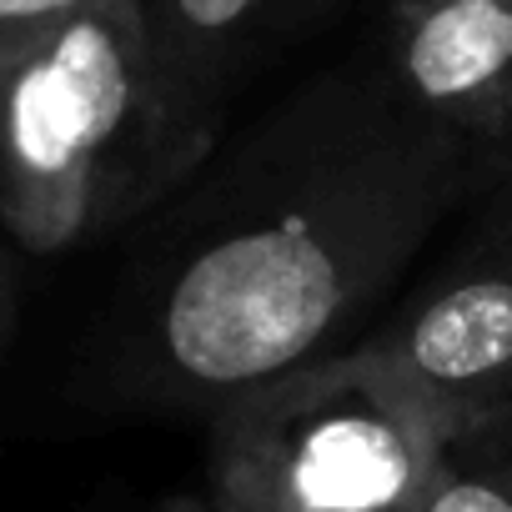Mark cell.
Wrapping results in <instances>:
<instances>
[{"label": "cell", "instance_id": "cell-11", "mask_svg": "<svg viewBox=\"0 0 512 512\" xmlns=\"http://www.w3.org/2000/svg\"><path fill=\"white\" fill-rule=\"evenodd\" d=\"M156 512H216L211 502H201V497H166Z\"/></svg>", "mask_w": 512, "mask_h": 512}, {"label": "cell", "instance_id": "cell-4", "mask_svg": "<svg viewBox=\"0 0 512 512\" xmlns=\"http://www.w3.org/2000/svg\"><path fill=\"white\" fill-rule=\"evenodd\" d=\"M357 347L467 427L512 417V231L482 226Z\"/></svg>", "mask_w": 512, "mask_h": 512}, {"label": "cell", "instance_id": "cell-6", "mask_svg": "<svg viewBox=\"0 0 512 512\" xmlns=\"http://www.w3.org/2000/svg\"><path fill=\"white\" fill-rule=\"evenodd\" d=\"M307 0H141L146 41L176 121L216 151L226 101Z\"/></svg>", "mask_w": 512, "mask_h": 512}, {"label": "cell", "instance_id": "cell-5", "mask_svg": "<svg viewBox=\"0 0 512 512\" xmlns=\"http://www.w3.org/2000/svg\"><path fill=\"white\" fill-rule=\"evenodd\" d=\"M387 81L427 121L492 151L512 136V0H397Z\"/></svg>", "mask_w": 512, "mask_h": 512}, {"label": "cell", "instance_id": "cell-8", "mask_svg": "<svg viewBox=\"0 0 512 512\" xmlns=\"http://www.w3.org/2000/svg\"><path fill=\"white\" fill-rule=\"evenodd\" d=\"M96 6L101 0H0V56L66 31Z\"/></svg>", "mask_w": 512, "mask_h": 512}, {"label": "cell", "instance_id": "cell-2", "mask_svg": "<svg viewBox=\"0 0 512 512\" xmlns=\"http://www.w3.org/2000/svg\"><path fill=\"white\" fill-rule=\"evenodd\" d=\"M211 151L176 121L141 0L0 56V226L66 251L176 196Z\"/></svg>", "mask_w": 512, "mask_h": 512}, {"label": "cell", "instance_id": "cell-10", "mask_svg": "<svg viewBox=\"0 0 512 512\" xmlns=\"http://www.w3.org/2000/svg\"><path fill=\"white\" fill-rule=\"evenodd\" d=\"M11 322H16V277L6 267V256H0V342H6Z\"/></svg>", "mask_w": 512, "mask_h": 512}, {"label": "cell", "instance_id": "cell-9", "mask_svg": "<svg viewBox=\"0 0 512 512\" xmlns=\"http://www.w3.org/2000/svg\"><path fill=\"white\" fill-rule=\"evenodd\" d=\"M477 181H487V196H492L482 226L512 231V136L492 151H477Z\"/></svg>", "mask_w": 512, "mask_h": 512}, {"label": "cell", "instance_id": "cell-7", "mask_svg": "<svg viewBox=\"0 0 512 512\" xmlns=\"http://www.w3.org/2000/svg\"><path fill=\"white\" fill-rule=\"evenodd\" d=\"M422 512H512V417L472 422L452 437Z\"/></svg>", "mask_w": 512, "mask_h": 512}, {"label": "cell", "instance_id": "cell-3", "mask_svg": "<svg viewBox=\"0 0 512 512\" xmlns=\"http://www.w3.org/2000/svg\"><path fill=\"white\" fill-rule=\"evenodd\" d=\"M462 427L352 347L211 412V507L422 512Z\"/></svg>", "mask_w": 512, "mask_h": 512}, {"label": "cell", "instance_id": "cell-1", "mask_svg": "<svg viewBox=\"0 0 512 512\" xmlns=\"http://www.w3.org/2000/svg\"><path fill=\"white\" fill-rule=\"evenodd\" d=\"M477 146L397 96L387 71H332L282 101L176 206L136 282L121 387L151 407H221L352 352Z\"/></svg>", "mask_w": 512, "mask_h": 512}]
</instances>
